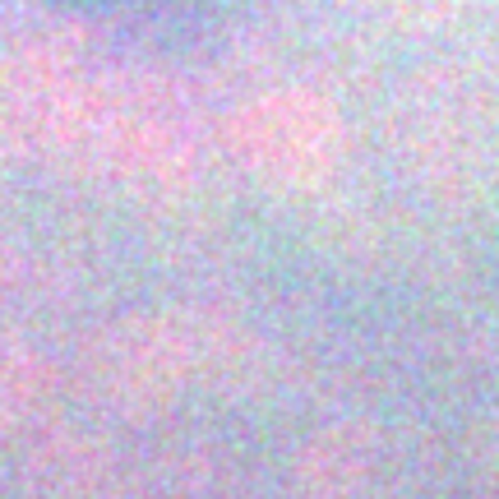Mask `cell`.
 Listing matches in <instances>:
<instances>
[{
  "mask_svg": "<svg viewBox=\"0 0 499 499\" xmlns=\"http://www.w3.org/2000/svg\"><path fill=\"white\" fill-rule=\"evenodd\" d=\"M51 5L70 9V14H106V9H116L121 0H51Z\"/></svg>",
  "mask_w": 499,
  "mask_h": 499,
  "instance_id": "1",
  "label": "cell"
}]
</instances>
